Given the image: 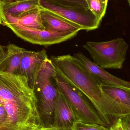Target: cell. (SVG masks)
<instances>
[{
    "instance_id": "6da1fadb",
    "label": "cell",
    "mask_w": 130,
    "mask_h": 130,
    "mask_svg": "<svg viewBox=\"0 0 130 130\" xmlns=\"http://www.w3.org/2000/svg\"><path fill=\"white\" fill-rule=\"evenodd\" d=\"M56 72L67 83L83 93L94 107L105 124L112 118L130 115V106L114 100L102 90L101 86L71 55L51 56Z\"/></svg>"
},
{
    "instance_id": "7a4b0ae2",
    "label": "cell",
    "mask_w": 130,
    "mask_h": 130,
    "mask_svg": "<svg viewBox=\"0 0 130 130\" xmlns=\"http://www.w3.org/2000/svg\"><path fill=\"white\" fill-rule=\"evenodd\" d=\"M38 102V108L49 126H52L58 86L56 73L49 59L41 66L33 85Z\"/></svg>"
},
{
    "instance_id": "3957f363",
    "label": "cell",
    "mask_w": 130,
    "mask_h": 130,
    "mask_svg": "<svg viewBox=\"0 0 130 130\" xmlns=\"http://www.w3.org/2000/svg\"><path fill=\"white\" fill-rule=\"evenodd\" d=\"M93 62L103 69H121L126 59L129 45L123 38L106 42L88 41L83 46Z\"/></svg>"
},
{
    "instance_id": "277c9868",
    "label": "cell",
    "mask_w": 130,
    "mask_h": 130,
    "mask_svg": "<svg viewBox=\"0 0 130 130\" xmlns=\"http://www.w3.org/2000/svg\"><path fill=\"white\" fill-rule=\"evenodd\" d=\"M56 73L58 88L68 102L78 121L88 124L106 126L88 98Z\"/></svg>"
},
{
    "instance_id": "5b68a950",
    "label": "cell",
    "mask_w": 130,
    "mask_h": 130,
    "mask_svg": "<svg viewBox=\"0 0 130 130\" xmlns=\"http://www.w3.org/2000/svg\"><path fill=\"white\" fill-rule=\"evenodd\" d=\"M40 7L78 26L82 30H94L100 20L89 9L63 6L50 0H40Z\"/></svg>"
},
{
    "instance_id": "8992f818",
    "label": "cell",
    "mask_w": 130,
    "mask_h": 130,
    "mask_svg": "<svg viewBox=\"0 0 130 130\" xmlns=\"http://www.w3.org/2000/svg\"><path fill=\"white\" fill-rule=\"evenodd\" d=\"M4 26L10 29L16 36L32 44L51 45L59 44L72 39L78 32H57L28 29L19 24L6 22Z\"/></svg>"
},
{
    "instance_id": "52a82bcc",
    "label": "cell",
    "mask_w": 130,
    "mask_h": 130,
    "mask_svg": "<svg viewBox=\"0 0 130 130\" xmlns=\"http://www.w3.org/2000/svg\"><path fill=\"white\" fill-rule=\"evenodd\" d=\"M73 57L76 61L100 86L117 87L130 92L129 82L121 79L108 72L104 69L95 64L82 53H75Z\"/></svg>"
},
{
    "instance_id": "ba28073f",
    "label": "cell",
    "mask_w": 130,
    "mask_h": 130,
    "mask_svg": "<svg viewBox=\"0 0 130 130\" xmlns=\"http://www.w3.org/2000/svg\"><path fill=\"white\" fill-rule=\"evenodd\" d=\"M77 121L78 120L71 105L58 88L54 107L52 127L60 130H73Z\"/></svg>"
},
{
    "instance_id": "9c48e42d",
    "label": "cell",
    "mask_w": 130,
    "mask_h": 130,
    "mask_svg": "<svg viewBox=\"0 0 130 130\" xmlns=\"http://www.w3.org/2000/svg\"><path fill=\"white\" fill-rule=\"evenodd\" d=\"M49 59L45 49L39 52L25 50L21 62L19 74L24 76L33 87L34 80L42 64Z\"/></svg>"
},
{
    "instance_id": "30bf717a",
    "label": "cell",
    "mask_w": 130,
    "mask_h": 130,
    "mask_svg": "<svg viewBox=\"0 0 130 130\" xmlns=\"http://www.w3.org/2000/svg\"><path fill=\"white\" fill-rule=\"evenodd\" d=\"M39 9L45 30L57 32H79L82 30L78 26L59 16L40 7Z\"/></svg>"
},
{
    "instance_id": "8fae6325",
    "label": "cell",
    "mask_w": 130,
    "mask_h": 130,
    "mask_svg": "<svg viewBox=\"0 0 130 130\" xmlns=\"http://www.w3.org/2000/svg\"><path fill=\"white\" fill-rule=\"evenodd\" d=\"M7 22L13 24H19L28 29L34 30H45L40 15L39 8L31 11L19 17L6 14Z\"/></svg>"
},
{
    "instance_id": "7c38bea8",
    "label": "cell",
    "mask_w": 130,
    "mask_h": 130,
    "mask_svg": "<svg viewBox=\"0 0 130 130\" xmlns=\"http://www.w3.org/2000/svg\"><path fill=\"white\" fill-rule=\"evenodd\" d=\"M7 58L3 71L6 72L19 74L21 62L26 49L14 44H9L5 47Z\"/></svg>"
},
{
    "instance_id": "4fadbf2b",
    "label": "cell",
    "mask_w": 130,
    "mask_h": 130,
    "mask_svg": "<svg viewBox=\"0 0 130 130\" xmlns=\"http://www.w3.org/2000/svg\"><path fill=\"white\" fill-rule=\"evenodd\" d=\"M40 0H19L12 3L3 4L5 14L13 17L20 16L40 7Z\"/></svg>"
},
{
    "instance_id": "5bb4252c",
    "label": "cell",
    "mask_w": 130,
    "mask_h": 130,
    "mask_svg": "<svg viewBox=\"0 0 130 130\" xmlns=\"http://www.w3.org/2000/svg\"><path fill=\"white\" fill-rule=\"evenodd\" d=\"M103 91L115 101L130 106V92L123 89L112 86H102Z\"/></svg>"
},
{
    "instance_id": "9a60e30c",
    "label": "cell",
    "mask_w": 130,
    "mask_h": 130,
    "mask_svg": "<svg viewBox=\"0 0 130 130\" xmlns=\"http://www.w3.org/2000/svg\"><path fill=\"white\" fill-rule=\"evenodd\" d=\"M89 8L101 21L106 13L108 0H86Z\"/></svg>"
},
{
    "instance_id": "2e32d148",
    "label": "cell",
    "mask_w": 130,
    "mask_h": 130,
    "mask_svg": "<svg viewBox=\"0 0 130 130\" xmlns=\"http://www.w3.org/2000/svg\"><path fill=\"white\" fill-rule=\"evenodd\" d=\"M63 6L89 9L86 0H50Z\"/></svg>"
},
{
    "instance_id": "e0dca14e",
    "label": "cell",
    "mask_w": 130,
    "mask_h": 130,
    "mask_svg": "<svg viewBox=\"0 0 130 130\" xmlns=\"http://www.w3.org/2000/svg\"><path fill=\"white\" fill-rule=\"evenodd\" d=\"M73 130H110V128L104 125L88 124L77 121L75 124Z\"/></svg>"
},
{
    "instance_id": "ac0fdd59",
    "label": "cell",
    "mask_w": 130,
    "mask_h": 130,
    "mask_svg": "<svg viewBox=\"0 0 130 130\" xmlns=\"http://www.w3.org/2000/svg\"><path fill=\"white\" fill-rule=\"evenodd\" d=\"M8 115L4 107L0 104V125L4 124L7 118Z\"/></svg>"
},
{
    "instance_id": "d6986e66",
    "label": "cell",
    "mask_w": 130,
    "mask_h": 130,
    "mask_svg": "<svg viewBox=\"0 0 130 130\" xmlns=\"http://www.w3.org/2000/svg\"><path fill=\"white\" fill-rule=\"evenodd\" d=\"M110 128V130H125L122 125L120 118L117 119Z\"/></svg>"
},
{
    "instance_id": "ffe728a7",
    "label": "cell",
    "mask_w": 130,
    "mask_h": 130,
    "mask_svg": "<svg viewBox=\"0 0 130 130\" xmlns=\"http://www.w3.org/2000/svg\"><path fill=\"white\" fill-rule=\"evenodd\" d=\"M121 123L125 130H130V115L120 117Z\"/></svg>"
},
{
    "instance_id": "44dd1931",
    "label": "cell",
    "mask_w": 130,
    "mask_h": 130,
    "mask_svg": "<svg viewBox=\"0 0 130 130\" xmlns=\"http://www.w3.org/2000/svg\"><path fill=\"white\" fill-rule=\"evenodd\" d=\"M7 22L3 10V4L0 1V25H4Z\"/></svg>"
},
{
    "instance_id": "7402d4cb",
    "label": "cell",
    "mask_w": 130,
    "mask_h": 130,
    "mask_svg": "<svg viewBox=\"0 0 130 130\" xmlns=\"http://www.w3.org/2000/svg\"><path fill=\"white\" fill-rule=\"evenodd\" d=\"M7 58L6 52L3 53L0 55V70L3 71L4 67L5 62Z\"/></svg>"
},
{
    "instance_id": "603a6c76",
    "label": "cell",
    "mask_w": 130,
    "mask_h": 130,
    "mask_svg": "<svg viewBox=\"0 0 130 130\" xmlns=\"http://www.w3.org/2000/svg\"><path fill=\"white\" fill-rule=\"evenodd\" d=\"M36 130H62L56 129L52 126H43L39 129Z\"/></svg>"
},
{
    "instance_id": "cb8c5ba5",
    "label": "cell",
    "mask_w": 130,
    "mask_h": 130,
    "mask_svg": "<svg viewBox=\"0 0 130 130\" xmlns=\"http://www.w3.org/2000/svg\"><path fill=\"white\" fill-rule=\"evenodd\" d=\"M19 1V0H0L1 2L3 4H8V3H12V2H15L17 1Z\"/></svg>"
},
{
    "instance_id": "d4e9b609",
    "label": "cell",
    "mask_w": 130,
    "mask_h": 130,
    "mask_svg": "<svg viewBox=\"0 0 130 130\" xmlns=\"http://www.w3.org/2000/svg\"><path fill=\"white\" fill-rule=\"evenodd\" d=\"M5 50L4 49V48L2 46H1L0 45V55L2 54L3 53L5 52Z\"/></svg>"
},
{
    "instance_id": "484cf974",
    "label": "cell",
    "mask_w": 130,
    "mask_h": 130,
    "mask_svg": "<svg viewBox=\"0 0 130 130\" xmlns=\"http://www.w3.org/2000/svg\"><path fill=\"white\" fill-rule=\"evenodd\" d=\"M128 1H129V0H128Z\"/></svg>"
}]
</instances>
